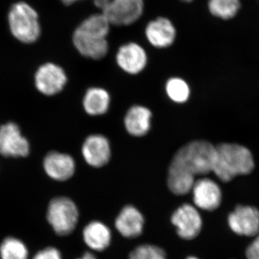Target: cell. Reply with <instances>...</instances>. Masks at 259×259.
Instances as JSON below:
<instances>
[{"label":"cell","mask_w":259,"mask_h":259,"mask_svg":"<svg viewBox=\"0 0 259 259\" xmlns=\"http://www.w3.org/2000/svg\"><path fill=\"white\" fill-rule=\"evenodd\" d=\"M33 259H62L60 251L54 247H49L37 252Z\"/></svg>","instance_id":"obj_25"},{"label":"cell","mask_w":259,"mask_h":259,"mask_svg":"<svg viewBox=\"0 0 259 259\" xmlns=\"http://www.w3.org/2000/svg\"><path fill=\"white\" fill-rule=\"evenodd\" d=\"M152 113L147 107L134 105L126 113L124 123L126 131L135 137L147 134L151 128Z\"/></svg>","instance_id":"obj_17"},{"label":"cell","mask_w":259,"mask_h":259,"mask_svg":"<svg viewBox=\"0 0 259 259\" xmlns=\"http://www.w3.org/2000/svg\"><path fill=\"white\" fill-rule=\"evenodd\" d=\"M108 20L102 13L89 17L80 24L73 35V42L81 55L100 60L108 52L107 36L110 32Z\"/></svg>","instance_id":"obj_1"},{"label":"cell","mask_w":259,"mask_h":259,"mask_svg":"<svg viewBox=\"0 0 259 259\" xmlns=\"http://www.w3.org/2000/svg\"><path fill=\"white\" fill-rule=\"evenodd\" d=\"M81 153L90 166L101 168L110 161L111 148L106 137L100 134L88 136L83 142Z\"/></svg>","instance_id":"obj_12"},{"label":"cell","mask_w":259,"mask_h":259,"mask_svg":"<svg viewBox=\"0 0 259 259\" xmlns=\"http://www.w3.org/2000/svg\"><path fill=\"white\" fill-rule=\"evenodd\" d=\"M192 192L194 206L202 210H215L222 202V190L217 182L210 179L196 180Z\"/></svg>","instance_id":"obj_11"},{"label":"cell","mask_w":259,"mask_h":259,"mask_svg":"<svg viewBox=\"0 0 259 259\" xmlns=\"http://www.w3.org/2000/svg\"><path fill=\"white\" fill-rule=\"evenodd\" d=\"M228 225L238 236H256L259 233V210L253 206L238 204L228 214Z\"/></svg>","instance_id":"obj_8"},{"label":"cell","mask_w":259,"mask_h":259,"mask_svg":"<svg viewBox=\"0 0 259 259\" xmlns=\"http://www.w3.org/2000/svg\"><path fill=\"white\" fill-rule=\"evenodd\" d=\"M127 259H167L166 252L157 245L144 244L136 247Z\"/></svg>","instance_id":"obj_24"},{"label":"cell","mask_w":259,"mask_h":259,"mask_svg":"<svg viewBox=\"0 0 259 259\" xmlns=\"http://www.w3.org/2000/svg\"><path fill=\"white\" fill-rule=\"evenodd\" d=\"M110 103V95L102 88L89 89L83 97V109L90 115H103L108 110Z\"/></svg>","instance_id":"obj_19"},{"label":"cell","mask_w":259,"mask_h":259,"mask_svg":"<svg viewBox=\"0 0 259 259\" xmlns=\"http://www.w3.org/2000/svg\"><path fill=\"white\" fill-rule=\"evenodd\" d=\"M0 256L2 259H28V248L23 242L10 237L0 246Z\"/></svg>","instance_id":"obj_22"},{"label":"cell","mask_w":259,"mask_h":259,"mask_svg":"<svg viewBox=\"0 0 259 259\" xmlns=\"http://www.w3.org/2000/svg\"><path fill=\"white\" fill-rule=\"evenodd\" d=\"M240 0H209V13L216 18L228 20L234 18L241 9Z\"/></svg>","instance_id":"obj_21"},{"label":"cell","mask_w":259,"mask_h":259,"mask_svg":"<svg viewBox=\"0 0 259 259\" xmlns=\"http://www.w3.org/2000/svg\"><path fill=\"white\" fill-rule=\"evenodd\" d=\"M12 35L25 44L36 42L41 34L39 15L31 5L19 1L11 5L8 14Z\"/></svg>","instance_id":"obj_4"},{"label":"cell","mask_w":259,"mask_h":259,"mask_svg":"<svg viewBox=\"0 0 259 259\" xmlns=\"http://www.w3.org/2000/svg\"><path fill=\"white\" fill-rule=\"evenodd\" d=\"M116 61L121 69L130 74H137L142 71L147 64L146 51L139 44L129 42L121 46Z\"/></svg>","instance_id":"obj_13"},{"label":"cell","mask_w":259,"mask_h":259,"mask_svg":"<svg viewBox=\"0 0 259 259\" xmlns=\"http://www.w3.org/2000/svg\"><path fill=\"white\" fill-rule=\"evenodd\" d=\"M30 153L28 140L21 134L20 127L14 122L0 127V154L4 157H26Z\"/></svg>","instance_id":"obj_9"},{"label":"cell","mask_w":259,"mask_h":259,"mask_svg":"<svg viewBox=\"0 0 259 259\" xmlns=\"http://www.w3.org/2000/svg\"><path fill=\"white\" fill-rule=\"evenodd\" d=\"M64 5H72L73 3H74L75 2L79 1V0H61Z\"/></svg>","instance_id":"obj_28"},{"label":"cell","mask_w":259,"mask_h":259,"mask_svg":"<svg viewBox=\"0 0 259 259\" xmlns=\"http://www.w3.org/2000/svg\"><path fill=\"white\" fill-rule=\"evenodd\" d=\"M172 224L177 228V235L182 239L191 241L197 238L202 229V218L195 206L184 204L173 212Z\"/></svg>","instance_id":"obj_7"},{"label":"cell","mask_w":259,"mask_h":259,"mask_svg":"<svg viewBox=\"0 0 259 259\" xmlns=\"http://www.w3.org/2000/svg\"><path fill=\"white\" fill-rule=\"evenodd\" d=\"M167 95L172 101L184 103L190 97V90L185 80L174 77L168 79L166 84Z\"/></svg>","instance_id":"obj_23"},{"label":"cell","mask_w":259,"mask_h":259,"mask_svg":"<svg viewBox=\"0 0 259 259\" xmlns=\"http://www.w3.org/2000/svg\"><path fill=\"white\" fill-rule=\"evenodd\" d=\"M186 259H199V258H197V257H196V256H189V257H187V258Z\"/></svg>","instance_id":"obj_29"},{"label":"cell","mask_w":259,"mask_h":259,"mask_svg":"<svg viewBox=\"0 0 259 259\" xmlns=\"http://www.w3.org/2000/svg\"><path fill=\"white\" fill-rule=\"evenodd\" d=\"M110 25H129L137 21L144 12V0H94Z\"/></svg>","instance_id":"obj_5"},{"label":"cell","mask_w":259,"mask_h":259,"mask_svg":"<svg viewBox=\"0 0 259 259\" xmlns=\"http://www.w3.org/2000/svg\"><path fill=\"white\" fill-rule=\"evenodd\" d=\"M67 82L64 70L53 63L42 64L35 76V87L40 93L53 96L60 93Z\"/></svg>","instance_id":"obj_10"},{"label":"cell","mask_w":259,"mask_h":259,"mask_svg":"<svg viewBox=\"0 0 259 259\" xmlns=\"http://www.w3.org/2000/svg\"><path fill=\"white\" fill-rule=\"evenodd\" d=\"M146 35L153 47L163 49L169 47L175 42L176 30L168 19L158 18L148 24Z\"/></svg>","instance_id":"obj_16"},{"label":"cell","mask_w":259,"mask_h":259,"mask_svg":"<svg viewBox=\"0 0 259 259\" xmlns=\"http://www.w3.org/2000/svg\"><path fill=\"white\" fill-rule=\"evenodd\" d=\"M77 259H97L96 256L93 254V253H90V252H87L84 254L81 257V258H79Z\"/></svg>","instance_id":"obj_27"},{"label":"cell","mask_w":259,"mask_h":259,"mask_svg":"<svg viewBox=\"0 0 259 259\" xmlns=\"http://www.w3.org/2000/svg\"><path fill=\"white\" fill-rule=\"evenodd\" d=\"M195 181V177L173 165H169L167 185L172 193L177 196H184L190 193Z\"/></svg>","instance_id":"obj_20"},{"label":"cell","mask_w":259,"mask_h":259,"mask_svg":"<svg viewBox=\"0 0 259 259\" xmlns=\"http://www.w3.org/2000/svg\"><path fill=\"white\" fill-rule=\"evenodd\" d=\"M181 1L185 2V3H191V2L193 1V0H181Z\"/></svg>","instance_id":"obj_30"},{"label":"cell","mask_w":259,"mask_h":259,"mask_svg":"<svg viewBox=\"0 0 259 259\" xmlns=\"http://www.w3.org/2000/svg\"><path fill=\"white\" fill-rule=\"evenodd\" d=\"M145 219L142 213L133 205H126L116 218L115 226L122 236L138 238L144 231Z\"/></svg>","instance_id":"obj_15"},{"label":"cell","mask_w":259,"mask_h":259,"mask_svg":"<svg viewBox=\"0 0 259 259\" xmlns=\"http://www.w3.org/2000/svg\"><path fill=\"white\" fill-rule=\"evenodd\" d=\"M254 166L251 153L244 146L236 144L215 146L212 172L223 182H229L236 177L249 175Z\"/></svg>","instance_id":"obj_2"},{"label":"cell","mask_w":259,"mask_h":259,"mask_svg":"<svg viewBox=\"0 0 259 259\" xmlns=\"http://www.w3.org/2000/svg\"><path fill=\"white\" fill-rule=\"evenodd\" d=\"M247 259H259V233L245 250Z\"/></svg>","instance_id":"obj_26"},{"label":"cell","mask_w":259,"mask_h":259,"mask_svg":"<svg viewBox=\"0 0 259 259\" xmlns=\"http://www.w3.org/2000/svg\"><path fill=\"white\" fill-rule=\"evenodd\" d=\"M79 217L77 206L68 197H56L48 207V222L59 236L71 234L77 226Z\"/></svg>","instance_id":"obj_6"},{"label":"cell","mask_w":259,"mask_h":259,"mask_svg":"<svg viewBox=\"0 0 259 259\" xmlns=\"http://www.w3.org/2000/svg\"><path fill=\"white\" fill-rule=\"evenodd\" d=\"M44 168L48 176L53 180L64 182L74 175L76 163L69 154L51 151L44 158Z\"/></svg>","instance_id":"obj_14"},{"label":"cell","mask_w":259,"mask_h":259,"mask_svg":"<svg viewBox=\"0 0 259 259\" xmlns=\"http://www.w3.org/2000/svg\"><path fill=\"white\" fill-rule=\"evenodd\" d=\"M83 239L90 249L103 251L111 243V231L103 223L92 221L83 228Z\"/></svg>","instance_id":"obj_18"},{"label":"cell","mask_w":259,"mask_h":259,"mask_svg":"<svg viewBox=\"0 0 259 259\" xmlns=\"http://www.w3.org/2000/svg\"><path fill=\"white\" fill-rule=\"evenodd\" d=\"M215 146L206 141H194L180 148L170 164L194 177L212 172Z\"/></svg>","instance_id":"obj_3"}]
</instances>
